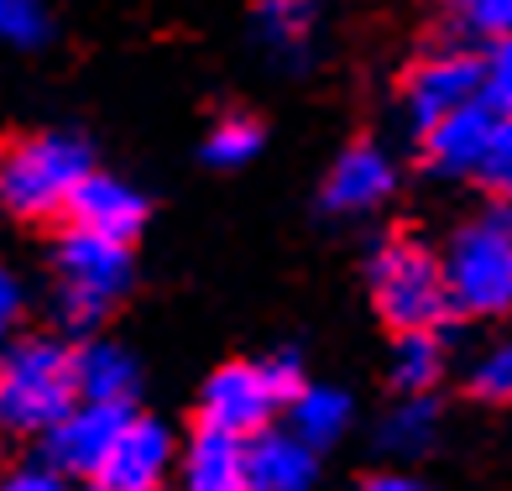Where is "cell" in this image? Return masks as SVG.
Wrapping results in <instances>:
<instances>
[{
  "mask_svg": "<svg viewBox=\"0 0 512 491\" xmlns=\"http://www.w3.org/2000/svg\"><path fill=\"white\" fill-rule=\"evenodd\" d=\"M79 403V350L48 335L16 340L0 366V418L16 434H48Z\"/></svg>",
  "mask_w": 512,
  "mask_h": 491,
  "instance_id": "6da1fadb",
  "label": "cell"
},
{
  "mask_svg": "<svg viewBox=\"0 0 512 491\" xmlns=\"http://www.w3.org/2000/svg\"><path fill=\"white\" fill-rule=\"evenodd\" d=\"M445 277L455 314L502 319L512 314V199L465 220L445 246Z\"/></svg>",
  "mask_w": 512,
  "mask_h": 491,
  "instance_id": "7a4b0ae2",
  "label": "cell"
},
{
  "mask_svg": "<svg viewBox=\"0 0 512 491\" xmlns=\"http://www.w3.org/2000/svg\"><path fill=\"white\" fill-rule=\"evenodd\" d=\"M366 288L377 314L392 330H439L455 314L450 298V277H445V256L424 251L418 241H382L366 262Z\"/></svg>",
  "mask_w": 512,
  "mask_h": 491,
  "instance_id": "3957f363",
  "label": "cell"
},
{
  "mask_svg": "<svg viewBox=\"0 0 512 491\" xmlns=\"http://www.w3.org/2000/svg\"><path fill=\"white\" fill-rule=\"evenodd\" d=\"M89 173H95V162L74 131H42L11 147L6 168H0V199L21 220H53L58 209L74 204Z\"/></svg>",
  "mask_w": 512,
  "mask_h": 491,
  "instance_id": "277c9868",
  "label": "cell"
},
{
  "mask_svg": "<svg viewBox=\"0 0 512 491\" xmlns=\"http://www.w3.org/2000/svg\"><path fill=\"white\" fill-rule=\"evenodd\" d=\"M53 277H58L63 319L68 324H95L110 303L131 288V251H126V241L74 225L53 246Z\"/></svg>",
  "mask_w": 512,
  "mask_h": 491,
  "instance_id": "5b68a950",
  "label": "cell"
},
{
  "mask_svg": "<svg viewBox=\"0 0 512 491\" xmlns=\"http://www.w3.org/2000/svg\"><path fill=\"white\" fill-rule=\"evenodd\" d=\"M298 392V361L277 356V361H230L199 392V413L204 424L230 429V434H262L272 424V413L293 403Z\"/></svg>",
  "mask_w": 512,
  "mask_h": 491,
  "instance_id": "8992f818",
  "label": "cell"
},
{
  "mask_svg": "<svg viewBox=\"0 0 512 491\" xmlns=\"http://www.w3.org/2000/svg\"><path fill=\"white\" fill-rule=\"evenodd\" d=\"M486 89V58H471L460 48H439L429 58L413 63V74L403 79V110L418 131H429L434 121L455 115L460 105L481 100Z\"/></svg>",
  "mask_w": 512,
  "mask_h": 491,
  "instance_id": "52a82bcc",
  "label": "cell"
},
{
  "mask_svg": "<svg viewBox=\"0 0 512 491\" xmlns=\"http://www.w3.org/2000/svg\"><path fill=\"white\" fill-rule=\"evenodd\" d=\"M121 424H126V408L84 403L79 397V403L42 434V460L68 471V476H100V465L110 455L115 434H121Z\"/></svg>",
  "mask_w": 512,
  "mask_h": 491,
  "instance_id": "ba28073f",
  "label": "cell"
},
{
  "mask_svg": "<svg viewBox=\"0 0 512 491\" xmlns=\"http://www.w3.org/2000/svg\"><path fill=\"white\" fill-rule=\"evenodd\" d=\"M497 121H502V110L486 105V95L460 105L455 115H445V121H434L424 131V162L439 178H476L486 162V147L497 136Z\"/></svg>",
  "mask_w": 512,
  "mask_h": 491,
  "instance_id": "9c48e42d",
  "label": "cell"
},
{
  "mask_svg": "<svg viewBox=\"0 0 512 491\" xmlns=\"http://www.w3.org/2000/svg\"><path fill=\"white\" fill-rule=\"evenodd\" d=\"M398 189V168H392V157L371 142H356L335 157L330 178H324V209L330 215H371V209H382Z\"/></svg>",
  "mask_w": 512,
  "mask_h": 491,
  "instance_id": "30bf717a",
  "label": "cell"
},
{
  "mask_svg": "<svg viewBox=\"0 0 512 491\" xmlns=\"http://www.w3.org/2000/svg\"><path fill=\"white\" fill-rule=\"evenodd\" d=\"M168 471H173V434L162 429L157 418H131L126 413V424L115 434L95 481L126 486V491H157V481Z\"/></svg>",
  "mask_w": 512,
  "mask_h": 491,
  "instance_id": "8fae6325",
  "label": "cell"
},
{
  "mask_svg": "<svg viewBox=\"0 0 512 491\" xmlns=\"http://www.w3.org/2000/svg\"><path fill=\"white\" fill-rule=\"evenodd\" d=\"M183 491H251V439L204 424L178 460Z\"/></svg>",
  "mask_w": 512,
  "mask_h": 491,
  "instance_id": "7c38bea8",
  "label": "cell"
},
{
  "mask_svg": "<svg viewBox=\"0 0 512 491\" xmlns=\"http://www.w3.org/2000/svg\"><path fill=\"white\" fill-rule=\"evenodd\" d=\"M68 220L84 225V230H100V236H115V241H131L147 220V199L131 189V183L110 178V173H89L79 183L74 204H68Z\"/></svg>",
  "mask_w": 512,
  "mask_h": 491,
  "instance_id": "4fadbf2b",
  "label": "cell"
},
{
  "mask_svg": "<svg viewBox=\"0 0 512 491\" xmlns=\"http://www.w3.org/2000/svg\"><path fill=\"white\" fill-rule=\"evenodd\" d=\"M319 465L304 434H251V491H314Z\"/></svg>",
  "mask_w": 512,
  "mask_h": 491,
  "instance_id": "5bb4252c",
  "label": "cell"
},
{
  "mask_svg": "<svg viewBox=\"0 0 512 491\" xmlns=\"http://www.w3.org/2000/svg\"><path fill=\"white\" fill-rule=\"evenodd\" d=\"M256 42L277 58L298 68L314 48V32H319V0H256Z\"/></svg>",
  "mask_w": 512,
  "mask_h": 491,
  "instance_id": "9a60e30c",
  "label": "cell"
},
{
  "mask_svg": "<svg viewBox=\"0 0 512 491\" xmlns=\"http://www.w3.org/2000/svg\"><path fill=\"white\" fill-rule=\"evenodd\" d=\"M79 397H84V403L126 408L136 397V361H131V350L110 345V340H89L79 350Z\"/></svg>",
  "mask_w": 512,
  "mask_h": 491,
  "instance_id": "2e32d148",
  "label": "cell"
},
{
  "mask_svg": "<svg viewBox=\"0 0 512 491\" xmlns=\"http://www.w3.org/2000/svg\"><path fill=\"white\" fill-rule=\"evenodd\" d=\"M387 377L398 392H434L439 377H445V340H439V330H403L398 345H392Z\"/></svg>",
  "mask_w": 512,
  "mask_h": 491,
  "instance_id": "e0dca14e",
  "label": "cell"
},
{
  "mask_svg": "<svg viewBox=\"0 0 512 491\" xmlns=\"http://www.w3.org/2000/svg\"><path fill=\"white\" fill-rule=\"evenodd\" d=\"M434 434H439V408H434V397H429V392H403V403L382 418L377 444H382L387 455L413 460V455H424L429 444H434Z\"/></svg>",
  "mask_w": 512,
  "mask_h": 491,
  "instance_id": "ac0fdd59",
  "label": "cell"
},
{
  "mask_svg": "<svg viewBox=\"0 0 512 491\" xmlns=\"http://www.w3.org/2000/svg\"><path fill=\"white\" fill-rule=\"evenodd\" d=\"M288 413H293V434H304L314 450L335 444L345 429H351V397H345L340 387H298Z\"/></svg>",
  "mask_w": 512,
  "mask_h": 491,
  "instance_id": "d6986e66",
  "label": "cell"
},
{
  "mask_svg": "<svg viewBox=\"0 0 512 491\" xmlns=\"http://www.w3.org/2000/svg\"><path fill=\"white\" fill-rule=\"evenodd\" d=\"M262 152V126L246 115H225V121L204 136V162L209 168H246Z\"/></svg>",
  "mask_w": 512,
  "mask_h": 491,
  "instance_id": "ffe728a7",
  "label": "cell"
},
{
  "mask_svg": "<svg viewBox=\"0 0 512 491\" xmlns=\"http://www.w3.org/2000/svg\"><path fill=\"white\" fill-rule=\"evenodd\" d=\"M465 382H471V392L486 397V403H512V335L486 345L471 361V371H465Z\"/></svg>",
  "mask_w": 512,
  "mask_h": 491,
  "instance_id": "44dd1931",
  "label": "cell"
},
{
  "mask_svg": "<svg viewBox=\"0 0 512 491\" xmlns=\"http://www.w3.org/2000/svg\"><path fill=\"white\" fill-rule=\"evenodd\" d=\"M48 32H53V21L42 0H0V37L11 48H42Z\"/></svg>",
  "mask_w": 512,
  "mask_h": 491,
  "instance_id": "7402d4cb",
  "label": "cell"
},
{
  "mask_svg": "<svg viewBox=\"0 0 512 491\" xmlns=\"http://www.w3.org/2000/svg\"><path fill=\"white\" fill-rule=\"evenodd\" d=\"M476 178L497 199H512V115H502V121H497V136H492V147H486V162H481Z\"/></svg>",
  "mask_w": 512,
  "mask_h": 491,
  "instance_id": "603a6c76",
  "label": "cell"
},
{
  "mask_svg": "<svg viewBox=\"0 0 512 491\" xmlns=\"http://www.w3.org/2000/svg\"><path fill=\"white\" fill-rule=\"evenodd\" d=\"M486 105H497L502 115H512V37H497L486 53Z\"/></svg>",
  "mask_w": 512,
  "mask_h": 491,
  "instance_id": "cb8c5ba5",
  "label": "cell"
},
{
  "mask_svg": "<svg viewBox=\"0 0 512 491\" xmlns=\"http://www.w3.org/2000/svg\"><path fill=\"white\" fill-rule=\"evenodd\" d=\"M460 16L465 27L481 32V37H512V0H460Z\"/></svg>",
  "mask_w": 512,
  "mask_h": 491,
  "instance_id": "d4e9b609",
  "label": "cell"
},
{
  "mask_svg": "<svg viewBox=\"0 0 512 491\" xmlns=\"http://www.w3.org/2000/svg\"><path fill=\"white\" fill-rule=\"evenodd\" d=\"M0 491H68V471H58V465H32V471L6 476Z\"/></svg>",
  "mask_w": 512,
  "mask_h": 491,
  "instance_id": "484cf974",
  "label": "cell"
},
{
  "mask_svg": "<svg viewBox=\"0 0 512 491\" xmlns=\"http://www.w3.org/2000/svg\"><path fill=\"white\" fill-rule=\"evenodd\" d=\"M361 491H429V486L413 481V476H403V471H382V476H366Z\"/></svg>",
  "mask_w": 512,
  "mask_h": 491,
  "instance_id": "4316f807",
  "label": "cell"
},
{
  "mask_svg": "<svg viewBox=\"0 0 512 491\" xmlns=\"http://www.w3.org/2000/svg\"><path fill=\"white\" fill-rule=\"evenodd\" d=\"M16 309H21V283L16 277H0V314L16 319Z\"/></svg>",
  "mask_w": 512,
  "mask_h": 491,
  "instance_id": "83f0119b",
  "label": "cell"
},
{
  "mask_svg": "<svg viewBox=\"0 0 512 491\" xmlns=\"http://www.w3.org/2000/svg\"><path fill=\"white\" fill-rule=\"evenodd\" d=\"M95 491H126V486H105V481H95Z\"/></svg>",
  "mask_w": 512,
  "mask_h": 491,
  "instance_id": "f1b7e54d",
  "label": "cell"
}]
</instances>
